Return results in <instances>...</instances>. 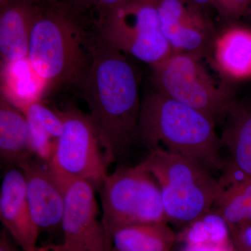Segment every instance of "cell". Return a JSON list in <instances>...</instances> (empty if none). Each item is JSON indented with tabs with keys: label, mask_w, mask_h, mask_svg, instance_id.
I'll list each match as a JSON object with an SVG mask.
<instances>
[{
	"label": "cell",
	"mask_w": 251,
	"mask_h": 251,
	"mask_svg": "<svg viewBox=\"0 0 251 251\" xmlns=\"http://www.w3.org/2000/svg\"><path fill=\"white\" fill-rule=\"evenodd\" d=\"M90 61L78 87L100 133L109 164L135 140L142 100L140 79L126 54L90 34Z\"/></svg>",
	"instance_id": "6da1fadb"
},
{
	"label": "cell",
	"mask_w": 251,
	"mask_h": 251,
	"mask_svg": "<svg viewBox=\"0 0 251 251\" xmlns=\"http://www.w3.org/2000/svg\"><path fill=\"white\" fill-rule=\"evenodd\" d=\"M215 124L206 114L153 89L142 99L135 140L150 150L163 149L223 171L225 160Z\"/></svg>",
	"instance_id": "7a4b0ae2"
},
{
	"label": "cell",
	"mask_w": 251,
	"mask_h": 251,
	"mask_svg": "<svg viewBox=\"0 0 251 251\" xmlns=\"http://www.w3.org/2000/svg\"><path fill=\"white\" fill-rule=\"evenodd\" d=\"M69 3L42 0L31 29L27 59L49 88L79 86L90 61V33Z\"/></svg>",
	"instance_id": "3957f363"
},
{
	"label": "cell",
	"mask_w": 251,
	"mask_h": 251,
	"mask_svg": "<svg viewBox=\"0 0 251 251\" xmlns=\"http://www.w3.org/2000/svg\"><path fill=\"white\" fill-rule=\"evenodd\" d=\"M139 164L159 186L168 222L191 224L210 212L221 192L219 180L202 165L163 149L150 150Z\"/></svg>",
	"instance_id": "277c9868"
},
{
	"label": "cell",
	"mask_w": 251,
	"mask_h": 251,
	"mask_svg": "<svg viewBox=\"0 0 251 251\" xmlns=\"http://www.w3.org/2000/svg\"><path fill=\"white\" fill-rule=\"evenodd\" d=\"M101 222L110 247L112 234L127 225L166 222L161 190L140 164L117 168L99 188Z\"/></svg>",
	"instance_id": "5b68a950"
},
{
	"label": "cell",
	"mask_w": 251,
	"mask_h": 251,
	"mask_svg": "<svg viewBox=\"0 0 251 251\" xmlns=\"http://www.w3.org/2000/svg\"><path fill=\"white\" fill-rule=\"evenodd\" d=\"M94 23L109 46L150 67L173 53L160 27L156 0H125Z\"/></svg>",
	"instance_id": "8992f818"
},
{
	"label": "cell",
	"mask_w": 251,
	"mask_h": 251,
	"mask_svg": "<svg viewBox=\"0 0 251 251\" xmlns=\"http://www.w3.org/2000/svg\"><path fill=\"white\" fill-rule=\"evenodd\" d=\"M204 59L192 54L172 53L151 66V82L155 90L216 122L222 120L234 99L226 84L210 74Z\"/></svg>",
	"instance_id": "52a82bcc"
},
{
	"label": "cell",
	"mask_w": 251,
	"mask_h": 251,
	"mask_svg": "<svg viewBox=\"0 0 251 251\" xmlns=\"http://www.w3.org/2000/svg\"><path fill=\"white\" fill-rule=\"evenodd\" d=\"M60 112L63 130L48 165L57 176L85 180L99 191L110 165L99 130L90 115L75 107Z\"/></svg>",
	"instance_id": "ba28073f"
},
{
	"label": "cell",
	"mask_w": 251,
	"mask_h": 251,
	"mask_svg": "<svg viewBox=\"0 0 251 251\" xmlns=\"http://www.w3.org/2000/svg\"><path fill=\"white\" fill-rule=\"evenodd\" d=\"M54 175L64 193L61 227L64 251H112L101 219H99L95 188L83 179Z\"/></svg>",
	"instance_id": "9c48e42d"
},
{
	"label": "cell",
	"mask_w": 251,
	"mask_h": 251,
	"mask_svg": "<svg viewBox=\"0 0 251 251\" xmlns=\"http://www.w3.org/2000/svg\"><path fill=\"white\" fill-rule=\"evenodd\" d=\"M156 4L162 33L173 53L209 55L216 32L205 13L186 0H156Z\"/></svg>",
	"instance_id": "30bf717a"
},
{
	"label": "cell",
	"mask_w": 251,
	"mask_h": 251,
	"mask_svg": "<svg viewBox=\"0 0 251 251\" xmlns=\"http://www.w3.org/2000/svg\"><path fill=\"white\" fill-rule=\"evenodd\" d=\"M18 166L24 175L31 215L40 232L62 227L64 193L49 165L32 156Z\"/></svg>",
	"instance_id": "8fae6325"
},
{
	"label": "cell",
	"mask_w": 251,
	"mask_h": 251,
	"mask_svg": "<svg viewBox=\"0 0 251 251\" xmlns=\"http://www.w3.org/2000/svg\"><path fill=\"white\" fill-rule=\"evenodd\" d=\"M221 146L227 150L221 190L245 177H251V103L234 100L222 119Z\"/></svg>",
	"instance_id": "7c38bea8"
},
{
	"label": "cell",
	"mask_w": 251,
	"mask_h": 251,
	"mask_svg": "<svg viewBox=\"0 0 251 251\" xmlns=\"http://www.w3.org/2000/svg\"><path fill=\"white\" fill-rule=\"evenodd\" d=\"M0 220L5 230L23 251L35 250L41 232L31 215L21 169L9 170L1 181Z\"/></svg>",
	"instance_id": "4fadbf2b"
},
{
	"label": "cell",
	"mask_w": 251,
	"mask_h": 251,
	"mask_svg": "<svg viewBox=\"0 0 251 251\" xmlns=\"http://www.w3.org/2000/svg\"><path fill=\"white\" fill-rule=\"evenodd\" d=\"M42 0H11L0 8V54L11 66L27 59L33 24Z\"/></svg>",
	"instance_id": "5bb4252c"
},
{
	"label": "cell",
	"mask_w": 251,
	"mask_h": 251,
	"mask_svg": "<svg viewBox=\"0 0 251 251\" xmlns=\"http://www.w3.org/2000/svg\"><path fill=\"white\" fill-rule=\"evenodd\" d=\"M210 54L214 67L226 80H251V27L227 25L216 33Z\"/></svg>",
	"instance_id": "9a60e30c"
},
{
	"label": "cell",
	"mask_w": 251,
	"mask_h": 251,
	"mask_svg": "<svg viewBox=\"0 0 251 251\" xmlns=\"http://www.w3.org/2000/svg\"><path fill=\"white\" fill-rule=\"evenodd\" d=\"M0 155L4 162L17 166L34 156L27 117L3 94L0 99Z\"/></svg>",
	"instance_id": "2e32d148"
},
{
	"label": "cell",
	"mask_w": 251,
	"mask_h": 251,
	"mask_svg": "<svg viewBox=\"0 0 251 251\" xmlns=\"http://www.w3.org/2000/svg\"><path fill=\"white\" fill-rule=\"evenodd\" d=\"M176 237L166 222L127 225L112 234V251H171Z\"/></svg>",
	"instance_id": "e0dca14e"
},
{
	"label": "cell",
	"mask_w": 251,
	"mask_h": 251,
	"mask_svg": "<svg viewBox=\"0 0 251 251\" xmlns=\"http://www.w3.org/2000/svg\"><path fill=\"white\" fill-rule=\"evenodd\" d=\"M211 210L228 225L230 232L251 223V177H245L221 190Z\"/></svg>",
	"instance_id": "ac0fdd59"
},
{
	"label": "cell",
	"mask_w": 251,
	"mask_h": 251,
	"mask_svg": "<svg viewBox=\"0 0 251 251\" xmlns=\"http://www.w3.org/2000/svg\"><path fill=\"white\" fill-rule=\"evenodd\" d=\"M28 122L35 124L54 140L60 136L63 130V120L60 111H54L45 104L35 100L23 110Z\"/></svg>",
	"instance_id": "d6986e66"
},
{
	"label": "cell",
	"mask_w": 251,
	"mask_h": 251,
	"mask_svg": "<svg viewBox=\"0 0 251 251\" xmlns=\"http://www.w3.org/2000/svg\"><path fill=\"white\" fill-rule=\"evenodd\" d=\"M211 3L220 18L229 25L243 18L251 4V0H211Z\"/></svg>",
	"instance_id": "ffe728a7"
},
{
	"label": "cell",
	"mask_w": 251,
	"mask_h": 251,
	"mask_svg": "<svg viewBox=\"0 0 251 251\" xmlns=\"http://www.w3.org/2000/svg\"><path fill=\"white\" fill-rule=\"evenodd\" d=\"M125 0H67V2L79 14L94 11L98 16L116 7Z\"/></svg>",
	"instance_id": "44dd1931"
},
{
	"label": "cell",
	"mask_w": 251,
	"mask_h": 251,
	"mask_svg": "<svg viewBox=\"0 0 251 251\" xmlns=\"http://www.w3.org/2000/svg\"><path fill=\"white\" fill-rule=\"evenodd\" d=\"M233 244L228 247H221L212 244H201V245L187 246L184 251H227Z\"/></svg>",
	"instance_id": "7402d4cb"
},
{
	"label": "cell",
	"mask_w": 251,
	"mask_h": 251,
	"mask_svg": "<svg viewBox=\"0 0 251 251\" xmlns=\"http://www.w3.org/2000/svg\"><path fill=\"white\" fill-rule=\"evenodd\" d=\"M9 234L4 229L0 233V251H19L9 239Z\"/></svg>",
	"instance_id": "603a6c76"
},
{
	"label": "cell",
	"mask_w": 251,
	"mask_h": 251,
	"mask_svg": "<svg viewBox=\"0 0 251 251\" xmlns=\"http://www.w3.org/2000/svg\"><path fill=\"white\" fill-rule=\"evenodd\" d=\"M186 1L204 13L208 8L213 7L211 0H186Z\"/></svg>",
	"instance_id": "cb8c5ba5"
},
{
	"label": "cell",
	"mask_w": 251,
	"mask_h": 251,
	"mask_svg": "<svg viewBox=\"0 0 251 251\" xmlns=\"http://www.w3.org/2000/svg\"><path fill=\"white\" fill-rule=\"evenodd\" d=\"M33 251H64V249H62V246H59V247H36L35 250Z\"/></svg>",
	"instance_id": "d4e9b609"
},
{
	"label": "cell",
	"mask_w": 251,
	"mask_h": 251,
	"mask_svg": "<svg viewBox=\"0 0 251 251\" xmlns=\"http://www.w3.org/2000/svg\"><path fill=\"white\" fill-rule=\"evenodd\" d=\"M242 19L247 22L248 26L251 27V4L248 9L247 12L243 16Z\"/></svg>",
	"instance_id": "484cf974"
},
{
	"label": "cell",
	"mask_w": 251,
	"mask_h": 251,
	"mask_svg": "<svg viewBox=\"0 0 251 251\" xmlns=\"http://www.w3.org/2000/svg\"><path fill=\"white\" fill-rule=\"evenodd\" d=\"M11 0H0V8L4 7L6 4H9Z\"/></svg>",
	"instance_id": "4316f807"
},
{
	"label": "cell",
	"mask_w": 251,
	"mask_h": 251,
	"mask_svg": "<svg viewBox=\"0 0 251 251\" xmlns=\"http://www.w3.org/2000/svg\"><path fill=\"white\" fill-rule=\"evenodd\" d=\"M250 6H251V5H250Z\"/></svg>",
	"instance_id": "83f0119b"
}]
</instances>
